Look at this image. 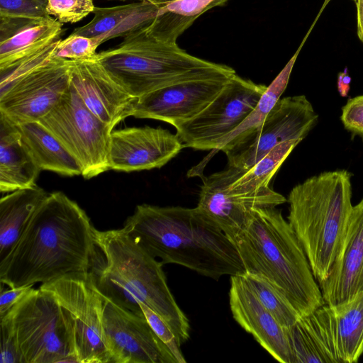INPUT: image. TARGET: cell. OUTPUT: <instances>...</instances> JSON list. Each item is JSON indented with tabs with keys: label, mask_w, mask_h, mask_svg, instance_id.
<instances>
[{
	"label": "cell",
	"mask_w": 363,
	"mask_h": 363,
	"mask_svg": "<svg viewBox=\"0 0 363 363\" xmlns=\"http://www.w3.org/2000/svg\"><path fill=\"white\" fill-rule=\"evenodd\" d=\"M86 212L61 191L48 194L16 247L0 262V282L10 288L86 274L95 251Z\"/></svg>",
	"instance_id": "6da1fadb"
},
{
	"label": "cell",
	"mask_w": 363,
	"mask_h": 363,
	"mask_svg": "<svg viewBox=\"0 0 363 363\" xmlns=\"http://www.w3.org/2000/svg\"><path fill=\"white\" fill-rule=\"evenodd\" d=\"M152 257L218 280L244 275L235 244L197 207L141 204L122 228Z\"/></svg>",
	"instance_id": "7a4b0ae2"
},
{
	"label": "cell",
	"mask_w": 363,
	"mask_h": 363,
	"mask_svg": "<svg viewBox=\"0 0 363 363\" xmlns=\"http://www.w3.org/2000/svg\"><path fill=\"white\" fill-rule=\"evenodd\" d=\"M95 251L88 276L96 291L115 304L144 315L140 303L158 314L180 345L189 337V321L167 285L163 264L121 229H94Z\"/></svg>",
	"instance_id": "3957f363"
},
{
	"label": "cell",
	"mask_w": 363,
	"mask_h": 363,
	"mask_svg": "<svg viewBox=\"0 0 363 363\" xmlns=\"http://www.w3.org/2000/svg\"><path fill=\"white\" fill-rule=\"evenodd\" d=\"M231 241L245 274L268 281L301 316L325 304L306 255L277 207L255 209L247 224Z\"/></svg>",
	"instance_id": "277c9868"
},
{
	"label": "cell",
	"mask_w": 363,
	"mask_h": 363,
	"mask_svg": "<svg viewBox=\"0 0 363 363\" xmlns=\"http://www.w3.org/2000/svg\"><path fill=\"white\" fill-rule=\"evenodd\" d=\"M352 174L326 171L291 190L288 222L298 238L318 283L324 281L343 239L352 204Z\"/></svg>",
	"instance_id": "5b68a950"
},
{
	"label": "cell",
	"mask_w": 363,
	"mask_h": 363,
	"mask_svg": "<svg viewBox=\"0 0 363 363\" xmlns=\"http://www.w3.org/2000/svg\"><path fill=\"white\" fill-rule=\"evenodd\" d=\"M97 58L129 94L138 98L158 89L192 79L229 78L234 69L195 57L142 28L123 38Z\"/></svg>",
	"instance_id": "8992f818"
},
{
	"label": "cell",
	"mask_w": 363,
	"mask_h": 363,
	"mask_svg": "<svg viewBox=\"0 0 363 363\" xmlns=\"http://www.w3.org/2000/svg\"><path fill=\"white\" fill-rule=\"evenodd\" d=\"M5 317L13 325L24 363H78L66 313L50 291L34 289Z\"/></svg>",
	"instance_id": "52a82bcc"
},
{
	"label": "cell",
	"mask_w": 363,
	"mask_h": 363,
	"mask_svg": "<svg viewBox=\"0 0 363 363\" xmlns=\"http://www.w3.org/2000/svg\"><path fill=\"white\" fill-rule=\"evenodd\" d=\"M76 159L85 179L110 169L109 125L85 106L71 85L60 101L39 121Z\"/></svg>",
	"instance_id": "ba28073f"
},
{
	"label": "cell",
	"mask_w": 363,
	"mask_h": 363,
	"mask_svg": "<svg viewBox=\"0 0 363 363\" xmlns=\"http://www.w3.org/2000/svg\"><path fill=\"white\" fill-rule=\"evenodd\" d=\"M39 288L52 293L63 308L78 363H111L102 323L101 296L88 274L67 276Z\"/></svg>",
	"instance_id": "9c48e42d"
},
{
	"label": "cell",
	"mask_w": 363,
	"mask_h": 363,
	"mask_svg": "<svg viewBox=\"0 0 363 363\" xmlns=\"http://www.w3.org/2000/svg\"><path fill=\"white\" fill-rule=\"evenodd\" d=\"M267 88L234 74L205 109L176 128L184 148L215 150L254 110Z\"/></svg>",
	"instance_id": "30bf717a"
},
{
	"label": "cell",
	"mask_w": 363,
	"mask_h": 363,
	"mask_svg": "<svg viewBox=\"0 0 363 363\" xmlns=\"http://www.w3.org/2000/svg\"><path fill=\"white\" fill-rule=\"evenodd\" d=\"M318 121L306 96L280 98L257 128L223 151L228 166L247 170L281 143L303 140Z\"/></svg>",
	"instance_id": "8fae6325"
},
{
	"label": "cell",
	"mask_w": 363,
	"mask_h": 363,
	"mask_svg": "<svg viewBox=\"0 0 363 363\" xmlns=\"http://www.w3.org/2000/svg\"><path fill=\"white\" fill-rule=\"evenodd\" d=\"M69 86L68 60L53 57L0 91V114L17 125L40 121Z\"/></svg>",
	"instance_id": "7c38bea8"
},
{
	"label": "cell",
	"mask_w": 363,
	"mask_h": 363,
	"mask_svg": "<svg viewBox=\"0 0 363 363\" xmlns=\"http://www.w3.org/2000/svg\"><path fill=\"white\" fill-rule=\"evenodd\" d=\"M243 170L228 166L203 179L197 208L231 240L247 224L255 209L287 201L269 186L251 193H235L228 186Z\"/></svg>",
	"instance_id": "4fadbf2b"
},
{
	"label": "cell",
	"mask_w": 363,
	"mask_h": 363,
	"mask_svg": "<svg viewBox=\"0 0 363 363\" xmlns=\"http://www.w3.org/2000/svg\"><path fill=\"white\" fill-rule=\"evenodd\" d=\"M101 296L103 328L111 363H177L145 315H139Z\"/></svg>",
	"instance_id": "5bb4252c"
},
{
	"label": "cell",
	"mask_w": 363,
	"mask_h": 363,
	"mask_svg": "<svg viewBox=\"0 0 363 363\" xmlns=\"http://www.w3.org/2000/svg\"><path fill=\"white\" fill-rule=\"evenodd\" d=\"M230 78L187 80L158 89L138 98L133 116L162 121L176 128L205 109Z\"/></svg>",
	"instance_id": "9a60e30c"
},
{
	"label": "cell",
	"mask_w": 363,
	"mask_h": 363,
	"mask_svg": "<svg viewBox=\"0 0 363 363\" xmlns=\"http://www.w3.org/2000/svg\"><path fill=\"white\" fill-rule=\"evenodd\" d=\"M68 61L71 85L97 118L113 129L121 121L133 116L138 98L116 82L97 56Z\"/></svg>",
	"instance_id": "2e32d148"
},
{
	"label": "cell",
	"mask_w": 363,
	"mask_h": 363,
	"mask_svg": "<svg viewBox=\"0 0 363 363\" xmlns=\"http://www.w3.org/2000/svg\"><path fill=\"white\" fill-rule=\"evenodd\" d=\"M183 148L177 135L167 129L145 126L113 130L110 169L130 172L160 168Z\"/></svg>",
	"instance_id": "e0dca14e"
},
{
	"label": "cell",
	"mask_w": 363,
	"mask_h": 363,
	"mask_svg": "<svg viewBox=\"0 0 363 363\" xmlns=\"http://www.w3.org/2000/svg\"><path fill=\"white\" fill-rule=\"evenodd\" d=\"M318 285L325 303L331 306L363 290V198L353 206L335 261Z\"/></svg>",
	"instance_id": "ac0fdd59"
},
{
	"label": "cell",
	"mask_w": 363,
	"mask_h": 363,
	"mask_svg": "<svg viewBox=\"0 0 363 363\" xmlns=\"http://www.w3.org/2000/svg\"><path fill=\"white\" fill-rule=\"evenodd\" d=\"M229 303L234 320L274 359L294 363L286 329L259 302L244 275L230 276Z\"/></svg>",
	"instance_id": "d6986e66"
},
{
	"label": "cell",
	"mask_w": 363,
	"mask_h": 363,
	"mask_svg": "<svg viewBox=\"0 0 363 363\" xmlns=\"http://www.w3.org/2000/svg\"><path fill=\"white\" fill-rule=\"evenodd\" d=\"M285 329L294 363H341L330 306L323 304Z\"/></svg>",
	"instance_id": "ffe728a7"
},
{
	"label": "cell",
	"mask_w": 363,
	"mask_h": 363,
	"mask_svg": "<svg viewBox=\"0 0 363 363\" xmlns=\"http://www.w3.org/2000/svg\"><path fill=\"white\" fill-rule=\"evenodd\" d=\"M159 9L144 0L111 7L95 6L93 18L87 24L76 28L72 33L92 38L100 45L148 26Z\"/></svg>",
	"instance_id": "44dd1931"
},
{
	"label": "cell",
	"mask_w": 363,
	"mask_h": 363,
	"mask_svg": "<svg viewBox=\"0 0 363 363\" xmlns=\"http://www.w3.org/2000/svg\"><path fill=\"white\" fill-rule=\"evenodd\" d=\"M40 171L18 125L0 114L1 191L35 186Z\"/></svg>",
	"instance_id": "7402d4cb"
},
{
	"label": "cell",
	"mask_w": 363,
	"mask_h": 363,
	"mask_svg": "<svg viewBox=\"0 0 363 363\" xmlns=\"http://www.w3.org/2000/svg\"><path fill=\"white\" fill-rule=\"evenodd\" d=\"M35 185L18 189L0 200V262L16 247L35 211L48 196Z\"/></svg>",
	"instance_id": "603a6c76"
},
{
	"label": "cell",
	"mask_w": 363,
	"mask_h": 363,
	"mask_svg": "<svg viewBox=\"0 0 363 363\" xmlns=\"http://www.w3.org/2000/svg\"><path fill=\"white\" fill-rule=\"evenodd\" d=\"M23 138L41 170L72 177L82 175L76 159L39 121L18 125Z\"/></svg>",
	"instance_id": "cb8c5ba5"
},
{
	"label": "cell",
	"mask_w": 363,
	"mask_h": 363,
	"mask_svg": "<svg viewBox=\"0 0 363 363\" xmlns=\"http://www.w3.org/2000/svg\"><path fill=\"white\" fill-rule=\"evenodd\" d=\"M229 0H175L160 7L147 30L157 39L177 43V38L200 16Z\"/></svg>",
	"instance_id": "d4e9b609"
},
{
	"label": "cell",
	"mask_w": 363,
	"mask_h": 363,
	"mask_svg": "<svg viewBox=\"0 0 363 363\" xmlns=\"http://www.w3.org/2000/svg\"><path fill=\"white\" fill-rule=\"evenodd\" d=\"M62 23L54 18L26 26L0 41V71L61 39Z\"/></svg>",
	"instance_id": "484cf974"
},
{
	"label": "cell",
	"mask_w": 363,
	"mask_h": 363,
	"mask_svg": "<svg viewBox=\"0 0 363 363\" xmlns=\"http://www.w3.org/2000/svg\"><path fill=\"white\" fill-rule=\"evenodd\" d=\"M331 307L341 363L357 362L363 354V290L349 301Z\"/></svg>",
	"instance_id": "4316f807"
},
{
	"label": "cell",
	"mask_w": 363,
	"mask_h": 363,
	"mask_svg": "<svg viewBox=\"0 0 363 363\" xmlns=\"http://www.w3.org/2000/svg\"><path fill=\"white\" fill-rule=\"evenodd\" d=\"M301 140H290L272 149L255 164L236 177L228 186L235 193H251L269 187L281 165Z\"/></svg>",
	"instance_id": "83f0119b"
},
{
	"label": "cell",
	"mask_w": 363,
	"mask_h": 363,
	"mask_svg": "<svg viewBox=\"0 0 363 363\" xmlns=\"http://www.w3.org/2000/svg\"><path fill=\"white\" fill-rule=\"evenodd\" d=\"M296 56L293 57L276 79L267 86L254 110L218 145L215 151H224L257 128L264 121L285 91Z\"/></svg>",
	"instance_id": "f1b7e54d"
},
{
	"label": "cell",
	"mask_w": 363,
	"mask_h": 363,
	"mask_svg": "<svg viewBox=\"0 0 363 363\" xmlns=\"http://www.w3.org/2000/svg\"><path fill=\"white\" fill-rule=\"evenodd\" d=\"M245 281L262 306L284 328L293 325L301 315L286 298L268 281L254 274H244Z\"/></svg>",
	"instance_id": "f546056e"
},
{
	"label": "cell",
	"mask_w": 363,
	"mask_h": 363,
	"mask_svg": "<svg viewBox=\"0 0 363 363\" xmlns=\"http://www.w3.org/2000/svg\"><path fill=\"white\" fill-rule=\"evenodd\" d=\"M99 45L92 38L71 33L60 39L54 52V57L67 60H89L97 56Z\"/></svg>",
	"instance_id": "4dcf8cb0"
},
{
	"label": "cell",
	"mask_w": 363,
	"mask_h": 363,
	"mask_svg": "<svg viewBox=\"0 0 363 363\" xmlns=\"http://www.w3.org/2000/svg\"><path fill=\"white\" fill-rule=\"evenodd\" d=\"M92 0H48L47 11L61 23H74L93 13Z\"/></svg>",
	"instance_id": "1f68e13d"
},
{
	"label": "cell",
	"mask_w": 363,
	"mask_h": 363,
	"mask_svg": "<svg viewBox=\"0 0 363 363\" xmlns=\"http://www.w3.org/2000/svg\"><path fill=\"white\" fill-rule=\"evenodd\" d=\"M47 5L48 0H0V17L45 21L51 18Z\"/></svg>",
	"instance_id": "d6a6232c"
},
{
	"label": "cell",
	"mask_w": 363,
	"mask_h": 363,
	"mask_svg": "<svg viewBox=\"0 0 363 363\" xmlns=\"http://www.w3.org/2000/svg\"><path fill=\"white\" fill-rule=\"evenodd\" d=\"M140 306L150 327L169 350L177 363H185L186 359L180 350L181 345L170 327L158 314L146 305L140 303Z\"/></svg>",
	"instance_id": "836d02e7"
},
{
	"label": "cell",
	"mask_w": 363,
	"mask_h": 363,
	"mask_svg": "<svg viewBox=\"0 0 363 363\" xmlns=\"http://www.w3.org/2000/svg\"><path fill=\"white\" fill-rule=\"evenodd\" d=\"M0 320V363H24L10 319L5 317Z\"/></svg>",
	"instance_id": "e575fe53"
},
{
	"label": "cell",
	"mask_w": 363,
	"mask_h": 363,
	"mask_svg": "<svg viewBox=\"0 0 363 363\" xmlns=\"http://www.w3.org/2000/svg\"><path fill=\"white\" fill-rule=\"evenodd\" d=\"M340 120L347 130L363 139V95L347 100L342 108Z\"/></svg>",
	"instance_id": "d590c367"
},
{
	"label": "cell",
	"mask_w": 363,
	"mask_h": 363,
	"mask_svg": "<svg viewBox=\"0 0 363 363\" xmlns=\"http://www.w3.org/2000/svg\"><path fill=\"white\" fill-rule=\"evenodd\" d=\"M33 286L1 289L0 319L7 315L17 304L35 289Z\"/></svg>",
	"instance_id": "8d00e7d4"
},
{
	"label": "cell",
	"mask_w": 363,
	"mask_h": 363,
	"mask_svg": "<svg viewBox=\"0 0 363 363\" xmlns=\"http://www.w3.org/2000/svg\"><path fill=\"white\" fill-rule=\"evenodd\" d=\"M351 78L348 74L347 69L345 68L337 75V91L342 97L348 96L350 89Z\"/></svg>",
	"instance_id": "74e56055"
},
{
	"label": "cell",
	"mask_w": 363,
	"mask_h": 363,
	"mask_svg": "<svg viewBox=\"0 0 363 363\" xmlns=\"http://www.w3.org/2000/svg\"><path fill=\"white\" fill-rule=\"evenodd\" d=\"M357 16V34L363 43V0H356Z\"/></svg>",
	"instance_id": "f35d334b"
},
{
	"label": "cell",
	"mask_w": 363,
	"mask_h": 363,
	"mask_svg": "<svg viewBox=\"0 0 363 363\" xmlns=\"http://www.w3.org/2000/svg\"><path fill=\"white\" fill-rule=\"evenodd\" d=\"M144 1H148L152 4L157 6L159 8H160V7L167 4L168 3H170L175 0H144Z\"/></svg>",
	"instance_id": "ab89813d"
},
{
	"label": "cell",
	"mask_w": 363,
	"mask_h": 363,
	"mask_svg": "<svg viewBox=\"0 0 363 363\" xmlns=\"http://www.w3.org/2000/svg\"><path fill=\"white\" fill-rule=\"evenodd\" d=\"M119 1H128V0H119ZM140 1V0H139Z\"/></svg>",
	"instance_id": "60d3db41"
},
{
	"label": "cell",
	"mask_w": 363,
	"mask_h": 363,
	"mask_svg": "<svg viewBox=\"0 0 363 363\" xmlns=\"http://www.w3.org/2000/svg\"><path fill=\"white\" fill-rule=\"evenodd\" d=\"M327 1H328V0H327ZM353 1H356V0H353Z\"/></svg>",
	"instance_id": "b9f144b4"
}]
</instances>
